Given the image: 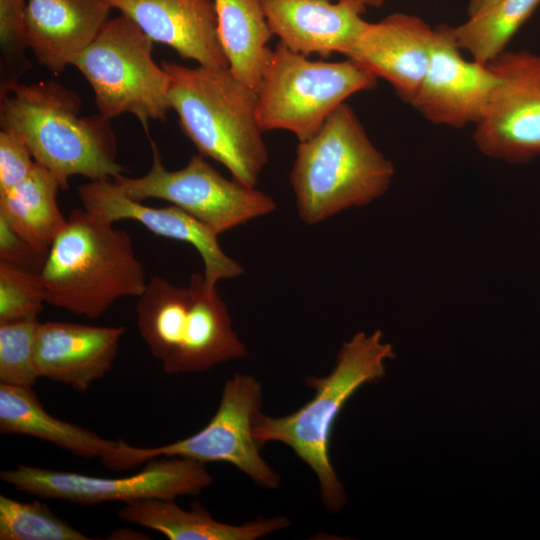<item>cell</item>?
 Here are the masks:
<instances>
[{"label":"cell","mask_w":540,"mask_h":540,"mask_svg":"<svg viewBox=\"0 0 540 540\" xmlns=\"http://www.w3.org/2000/svg\"><path fill=\"white\" fill-rule=\"evenodd\" d=\"M80 109V97L55 81L19 82L0 93L1 129L21 137L62 190L75 175L110 180L123 170L110 120L99 113L80 116Z\"/></svg>","instance_id":"cell-1"},{"label":"cell","mask_w":540,"mask_h":540,"mask_svg":"<svg viewBox=\"0 0 540 540\" xmlns=\"http://www.w3.org/2000/svg\"><path fill=\"white\" fill-rule=\"evenodd\" d=\"M170 77L171 109L200 155L223 164L233 178L255 187L268 162L257 116V91L228 68H194L162 61Z\"/></svg>","instance_id":"cell-2"},{"label":"cell","mask_w":540,"mask_h":540,"mask_svg":"<svg viewBox=\"0 0 540 540\" xmlns=\"http://www.w3.org/2000/svg\"><path fill=\"white\" fill-rule=\"evenodd\" d=\"M395 357L383 341L381 330L356 333L342 344L332 371L323 377L308 376L314 389L311 400L293 413L255 416L253 435L260 445L280 442L290 447L315 473L323 504L332 513L346 503V493L329 458V442L335 421L350 397L364 384L385 375V362Z\"/></svg>","instance_id":"cell-3"},{"label":"cell","mask_w":540,"mask_h":540,"mask_svg":"<svg viewBox=\"0 0 540 540\" xmlns=\"http://www.w3.org/2000/svg\"><path fill=\"white\" fill-rule=\"evenodd\" d=\"M40 276L46 303L90 319L122 297H140L148 283L129 233L83 208L71 211Z\"/></svg>","instance_id":"cell-4"},{"label":"cell","mask_w":540,"mask_h":540,"mask_svg":"<svg viewBox=\"0 0 540 540\" xmlns=\"http://www.w3.org/2000/svg\"><path fill=\"white\" fill-rule=\"evenodd\" d=\"M394 173L393 163L372 143L354 110L343 103L297 146L290 183L299 217L313 225L366 205L388 190Z\"/></svg>","instance_id":"cell-5"},{"label":"cell","mask_w":540,"mask_h":540,"mask_svg":"<svg viewBox=\"0 0 540 540\" xmlns=\"http://www.w3.org/2000/svg\"><path fill=\"white\" fill-rule=\"evenodd\" d=\"M136 316L140 336L167 374L203 372L247 356L216 286L197 273L185 287L153 276Z\"/></svg>","instance_id":"cell-6"},{"label":"cell","mask_w":540,"mask_h":540,"mask_svg":"<svg viewBox=\"0 0 540 540\" xmlns=\"http://www.w3.org/2000/svg\"><path fill=\"white\" fill-rule=\"evenodd\" d=\"M377 79L348 58L313 61L278 42L257 90L259 124L307 140L348 97L373 89Z\"/></svg>","instance_id":"cell-7"},{"label":"cell","mask_w":540,"mask_h":540,"mask_svg":"<svg viewBox=\"0 0 540 540\" xmlns=\"http://www.w3.org/2000/svg\"><path fill=\"white\" fill-rule=\"evenodd\" d=\"M153 40L129 17L109 19L74 59L95 94L98 113L112 119L133 114L147 131L171 109L170 77L152 58Z\"/></svg>","instance_id":"cell-8"},{"label":"cell","mask_w":540,"mask_h":540,"mask_svg":"<svg viewBox=\"0 0 540 540\" xmlns=\"http://www.w3.org/2000/svg\"><path fill=\"white\" fill-rule=\"evenodd\" d=\"M261 383L252 375L237 373L223 386L217 411L197 433L151 448L122 442L110 468L128 470L160 456L181 457L202 463L225 462L238 468L255 484L277 489L279 474L264 460L261 445L253 435L255 416L262 408Z\"/></svg>","instance_id":"cell-9"},{"label":"cell","mask_w":540,"mask_h":540,"mask_svg":"<svg viewBox=\"0 0 540 540\" xmlns=\"http://www.w3.org/2000/svg\"><path fill=\"white\" fill-rule=\"evenodd\" d=\"M150 143L153 162L145 175L129 178L120 174L113 178L127 197L168 201L218 235L275 210L276 203L270 196L225 178L200 154L192 156L180 170H167L156 144Z\"/></svg>","instance_id":"cell-10"},{"label":"cell","mask_w":540,"mask_h":540,"mask_svg":"<svg viewBox=\"0 0 540 540\" xmlns=\"http://www.w3.org/2000/svg\"><path fill=\"white\" fill-rule=\"evenodd\" d=\"M0 478L17 491L81 505L174 500L179 496L197 495L213 481L204 463L181 457L152 459L137 474L122 478L95 477L28 465L1 471Z\"/></svg>","instance_id":"cell-11"},{"label":"cell","mask_w":540,"mask_h":540,"mask_svg":"<svg viewBox=\"0 0 540 540\" xmlns=\"http://www.w3.org/2000/svg\"><path fill=\"white\" fill-rule=\"evenodd\" d=\"M498 76L473 140L485 156L522 163L540 156V55L503 51L488 63Z\"/></svg>","instance_id":"cell-12"},{"label":"cell","mask_w":540,"mask_h":540,"mask_svg":"<svg viewBox=\"0 0 540 540\" xmlns=\"http://www.w3.org/2000/svg\"><path fill=\"white\" fill-rule=\"evenodd\" d=\"M461 51L449 25L434 28L429 65L410 104L434 125H475L498 84L489 64L469 61Z\"/></svg>","instance_id":"cell-13"},{"label":"cell","mask_w":540,"mask_h":540,"mask_svg":"<svg viewBox=\"0 0 540 540\" xmlns=\"http://www.w3.org/2000/svg\"><path fill=\"white\" fill-rule=\"evenodd\" d=\"M77 194L83 209L105 221L132 219L158 236L191 244L202 258L203 276L211 286L220 280L236 278L244 271L222 250L218 234L175 205L164 208L143 205L124 195L110 180L81 184Z\"/></svg>","instance_id":"cell-14"},{"label":"cell","mask_w":540,"mask_h":540,"mask_svg":"<svg viewBox=\"0 0 540 540\" xmlns=\"http://www.w3.org/2000/svg\"><path fill=\"white\" fill-rule=\"evenodd\" d=\"M434 37L423 19L393 13L368 23L346 58L389 82L398 97L409 105L426 74Z\"/></svg>","instance_id":"cell-15"},{"label":"cell","mask_w":540,"mask_h":540,"mask_svg":"<svg viewBox=\"0 0 540 540\" xmlns=\"http://www.w3.org/2000/svg\"><path fill=\"white\" fill-rule=\"evenodd\" d=\"M267 23L279 42L293 52L328 58L344 56L368 23L361 0H260Z\"/></svg>","instance_id":"cell-16"},{"label":"cell","mask_w":540,"mask_h":540,"mask_svg":"<svg viewBox=\"0 0 540 540\" xmlns=\"http://www.w3.org/2000/svg\"><path fill=\"white\" fill-rule=\"evenodd\" d=\"M152 40L200 66L228 68L214 0H104Z\"/></svg>","instance_id":"cell-17"},{"label":"cell","mask_w":540,"mask_h":540,"mask_svg":"<svg viewBox=\"0 0 540 540\" xmlns=\"http://www.w3.org/2000/svg\"><path fill=\"white\" fill-rule=\"evenodd\" d=\"M124 327L39 322L34 355L40 377L85 392L111 369Z\"/></svg>","instance_id":"cell-18"},{"label":"cell","mask_w":540,"mask_h":540,"mask_svg":"<svg viewBox=\"0 0 540 540\" xmlns=\"http://www.w3.org/2000/svg\"><path fill=\"white\" fill-rule=\"evenodd\" d=\"M111 9L104 0H27L28 47L45 68L62 72L96 38Z\"/></svg>","instance_id":"cell-19"},{"label":"cell","mask_w":540,"mask_h":540,"mask_svg":"<svg viewBox=\"0 0 540 540\" xmlns=\"http://www.w3.org/2000/svg\"><path fill=\"white\" fill-rule=\"evenodd\" d=\"M118 517L170 540H256L287 528L285 516L258 518L240 525L217 521L199 503L192 510L179 507L173 499H144L125 503Z\"/></svg>","instance_id":"cell-20"},{"label":"cell","mask_w":540,"mask_h":540,"mask_svg":"<svg viewBox=\"0 0 540 540\" xmlns=\"http://www.w3.org/2000/svg\"><path fill=\"white\" fill-rule=\"evenodd\" d=\"M0 432L32 436L76 456L99 458L105 465L121 440H107L96 433L60 420L41 405L32 388L0 383Z\"/></svg>","instance_id":"cell-21"},{"label":"cell","mask_w":540,"mask_h":540,"mask_svg":"<svg viewBox=\"0 0 540 540\" xmlns=\"http://www.w3.org/2000/svg\"><path fill=\"white\" fill-rule=\"evenodd\" d=\"M218 34L229 69L258 90L271 54L272 32L260 0H214Z\"/></svg>","instance_id":"cell-22"},{"label":"cell","mask_w":540,"mask_h":540,"mask_svg":"<svg viewBox=\"0 0 540 540\" xmlns=\"http://www.w3.org/2000/svg\"><path fill=\"white\" fill-rule=\"evenodd\" d=\"M59 189L56 176L36 162L28 177L0 194V216L33 247L49 252L67 223L57 203Z\"/></svg>","instance_id":"cell-23"},{"label":"cell","mask_w":540,"mask_h":540,"mask_svg":"<svg viewBox=\"0 0 540 540\" xmlns=\"http://www.w3.org/2000/svg\"><path fill=\"white\" fill-rule=\"evenodd\" d=\"M540 0H499L481 15L450 26L457 46L472 59L488 64L505 51L517 30L529 18Z\"/></svg>","instance_id":"cell-24"},{"label":"cell","mask_w":540,"mask_h":540,"mask_svg":"<svg viewBox=\"0 0 540 540\" xmlns=\"http://www.w3.org/2000/svg\"><path fill=\"white\" fill-rule=\"evenodd\" d=\"M1 540H91L55 515L44 503L0 495Z\"/></svg>","instance_id":"cell-25"},{"label":"cell","mask_w":540,"mask_h":540,"mask_svg":"<svg viewBox=\"0 0 540 540\" xmlns=\"http://www.w3.org/2000/svg\"><path fill=\"white\" fill-rule=\"evenodd\" d=\"M38 319L0 323V383L32 388L40 378L34 355Z\"/></svg>","instance_id":"cell-26"},{"label":"cell","mask_w":540,"mask_h":540,"mask_svg":"<svg viewBox=\"0 0 540 540\" xmlns=\"http://www.w3.org/2000/svg\"><path fill=\"white\" fill-rule=\"evenodd\" d=\"M27 0H0V93L19 83L31 68L26 56Z\"/></svg>","instance_id":"cell-27"},{"label":"cell","mask_w":540,"mask_h":540,"mask_svg":"<svg viewBox=\"0 0 540 540\" xmlns=\"http://www.w3.org/2000/svg\"><path fill=\"white\" fill-rule=\"evenodd\" d=\"M44 303L40 272L0 262V323L37 319Z\"/></svg>","instance_id":"cell-28"},{"label":"cell","mask_w":540,"mask_h":540,"mask_svg":"<svg viewBox=\"0 0 540 540\" xmlns=\"http://www.w3.org/2000/svg\"><path fill=\"white\" fill-rule=\"evenodd\" d=\"M26 143L10 130L0 131V194L22 182L32 172L36 161Z\"/></svg>","instance_id":"cell-29"},{"label":"cell","mask_w":540,"mask_h":540,"mask_svg":"<svg viewBox=\"0 0 540 540\" xmlns=\"http://www.w3.org/2000/svg\"><path fill=\"white\" fill-rule=\"evenodd\" d=\"M48 252L36 249L0 216V262L40 272Z\"/></svg>","instance_id":"cell-30"},{"label":"cell","mask_w":540,"mask_h":540,"mask_svg":"<svg viewBox=\"0 0 540 540\" xmlns=\"http://www.w3.org/2000/svg\"><path fill=\"white\" fill-rule=\"evenodd\" d=\"M498 1L499 0H468L467 2L468 18L483 14L492 6H494Z\"/></svg>","instance_id":"cell-31"},{"label":"cell","mask_w":540,"mask_h":540,"mask_svg":"<svg viewBox=\"0 0 540 540\" xmlns=\"http://www.w3.org/2000/svg\"><path fill=\"white\" fill-rule=\"evenodd\" d=\"M364 5L366 6H372V7H380L382 6L387 0H361Z\"/></svg>","instance_id":"cell-32"}]
</instances>
